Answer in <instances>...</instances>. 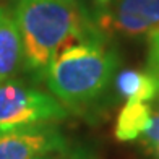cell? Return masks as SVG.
<instances>
[{"label":"cell","mask_w":159,"mask_h":159,"mask_svg":"<svg viewBox=\"0 0 159 159\" xmlns=\"http://www.w3.org/2000/svg\"><path fill=\"white\" fill-rule=\"evenodd\" d=\"M54 159H96V157L91 153H88V151H84V149H73V151L65 149V151H62V153H59V156L54 157Z\"/></svg>","instance_id":"obj_10"},{"label":"cell","mask_w":159,"mask_h":159,"mask_svg":"<svg viewBox=\"0 0 159 159\" xmlns=\"http://www.w3.org/2000/svg\"><path fill=\"white\" fill-rule=\"evenodd\" d=\"M149 71L154 73V76L157 78V81H159V63H149Z\"/></svg>","instance_id":"obj_12"},{"label":"cell","mask_w":159,"mask_h":159,"mask_svg":"<svg viewBox=\"0 0 159 159\" xmlns=\"http://www.w3.org/2000/svg\"><path fill=\"white\" fill-rule=\"evenodd\" d=\"M98 2H99V3H101V5H106V3H107V2H109V0H98Z\"/></svg>","instance_id":"obj_13"},{"label":"cell","mask_w":159,"mask_h":159,"mask_svg":"<svg viewBox=\"0 0 159 159\" xmlns=\"http://www.w3.org/2000/svg\"><path fill=\"white\" fill-rule=\"evenodd\" d=\"M99 25L106 33L149 38L159 31V0H114Z\"/></svg>","instance_id":"obj_4"},{"label":"cell","mask_w":159,"mask_h":159,"mask_svg":"<svg viewBox=\"0 0 159 159\" xmlns=\"http://www.w3.org/2000/svg\"><path fill=\"white\" fill-rule=\"evenodd\" d=\"M119 67V57L101 38L62 49L46 70L47 88L65 107H83L104 94Z\"/></svg>","instance_id":"obj_2"},{"label":"cell","mask_w":159,"mask_h":159,"mask_svg":"<svg viewBox=\"0 0 159 159\" xmlns=\"http://www.w3.org/2000/svg\"><path fill=\"white\" fill-rule=\"evenodd\" d=\"M67 117L54 96L16 81H0V135Z\"/></svg>","instance_id":"obj_3"},{"label":"cell","mask_w":159,"mask_h":159,"mask_svg":"<svg viewBox=\"0 0 159 159\" xmlns=\"http://www.w3.org/2000/svg\"><path fill=\"white\" fill-rule=\"evenodd\" d=\"M65 2H73V0H65Z\"/></svg>","instance_id":"obj_14"},{"label":"cell","mask_w":159,"mask_h":159,"mask_svg":"<svg viewBox=\"0 0 159 159\" xmlns=\"http://www.w3.org/2000/svg\"><path fill=\"white\" fill-rule=\"evenodd\" d=\"M13 18L23 46V65L44 76L54 57L76 41L99 38L80 10L65 0H15Z\"/></svg>","instance_id":"obj_1"},{"label":"cell","mask_w":159,"mask_h":159,"mask_svg":"<svg viewBox=\"0 0 159 159\" xmlns=\"http://www.w3.org/2000/svg\"><path fill=\"white\" fill-rule=\"evenodd\" d=\"M141 140L151 153L159 157V112H153L149 127L141 135Z\"/></svg>","instance_id":"obj_9"},{"label":"cell","mask_w":159,"mask_h":159,"mask_svg":"<svg viewBox=\"0 0 159 159\" xmlns=\"http://www.w3.org/2000/svg\"><path fill=\"white\" fill-rule=\"evenodd\" d=\"M120 96L127 101L149 102L159 94V81L149 70H124L115 78Z\"/></svg>","instance_id":"obj_8"},{"label":"cell","mask_w":159,"mask_h":159,"mask_svg":"<svg viewBox=\"0 0 159 159\" xmlns=\"http://www.w3.org/2000/svg\"><path fill=\"white\" fill-rule=\"evenodd\" d=\"M65 149L63 135L47 124L0 135V159H50Z\"/></svg>","instance_id":"obj_5"},{"label":"cell","mask_w":159,"mask_h":159,"mask_svg":"<svg viewBox=\"0 0 159 159\" xmlns=\"http://www.w3.org/2000/svg\"><path fill=\"white\" fill-rule=\"evenodd\" d=\"M149 63H159V31L149 36Z\"/></svg>","instance_id":"obj_11"},{"label":"cell","mask_w":159,"mask_h":159,"mask_svg":"<svg viewBox=\"0 0 159 159\" xmlns=\"http://www.w3.org/2000/svg\"><path fill=\"white\" fill-rule=\"evenodd\" d=\"M23 62V46L13 15L0 7V81H7Z\"/></svg>","instance_id":"obj_6"},{"label":"cell","mask_w":159,"mask_h":159,"mask_svg":"<svg viewBox=\"0 0 159 159\" xmlns=\"http://www.w3.org/2000/svg\"><path fill=\"white\" fill-rule=\"evenodd\" d=\"M153 109L143 101H127L117 115L115 122V138L119 141H133L141 138V135L149 127Z\"/></svg>","instance_id":"obj_7"}]
</instances>
